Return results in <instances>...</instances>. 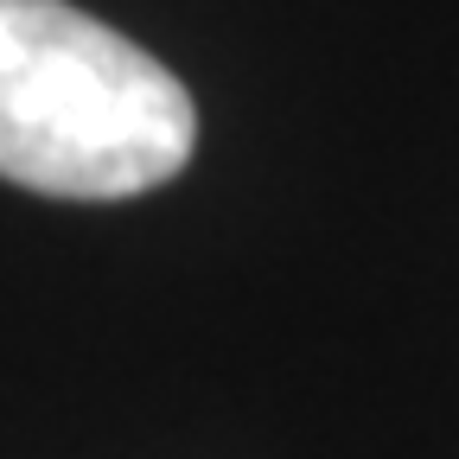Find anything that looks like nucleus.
Wrapping results in <instances>:
<instances>
[{
  "instance_id": "nucleus-1",
  "label": "nucleus",
  "mask_w": 459,
  "mask_h": 459,
  "mask_svg": "<svg viewBox=\"0 0 459 459\" xmlns=\"http://www.w3.org/2000/svg\"><path fill=\"white\" fill-rule=\"evenodd\" d=\"M198 147L186 83L71 0H0V179L45 198H134Z\"/></svg>"
}]
</instances>
